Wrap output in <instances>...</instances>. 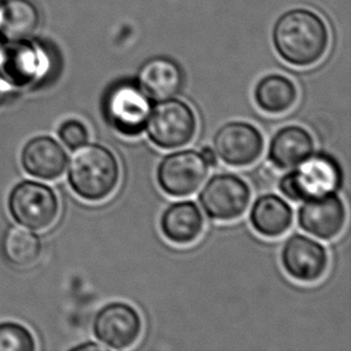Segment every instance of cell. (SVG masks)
I'll list each match as a JSON object with an SVG mask.
<instances>
[{
	"label": "cell",
	"instance_id": "cell-8",
	"mask_svg": "<svg viewBox=\"0 0 351 351\" xmlns=\"http://www.w3.org/2000/svg\"><path fill=\"white\" fill-rule=\"evenodd\" d=\"M9 210L24 228L43 230L57 219L59 203L51 187L36 181H23L11 191Z\"/></svg>",
	"mask_w": 351,
	"mask_h": 351
},
{
	"label": "cell",
	"instance_id": "cell-12",
	"mask_svg": "<svg viewBox=\"0 0 351 351\" xmlns=\"http://www.w3.org/2000/svg\"><path fill=\"white\" fill-rule=\"evenodd\" d=\"M302 203L298 211L300 228L320 240H332L341 234L347 221V210L336 193Z\"/></svg>",
	"mask_w": 351,
	"mask_h": 351
},
{
	"label": "cell",
	"instance_id": "cell-17",
	"mask_svg": "<svg viewBox=\"0 0 351 351\" xmlns=\"http://www.w3.org/2000/svg\"><path fill=\"white\" fill-rule=\"evenodd\" d=\"M294 213L287 200L275 193L256 198L250 211V222L261 237H280L289 230Z\"/></svg>",
	"mask_w": 351,
	"mask_h": 351
},
{
	"label": "cell",
	"instance_id": "cell-25",
	"mask_svg": "<svg viewBox=\"0 0 351 351\" xmlns=\"http://www.w3.org/2000/svg\"><path fill=\"white\" fill-rule=\"evenodd\" d=\"M99 349H106V348L102 347L100 344L91 342H88L86 343V344H82V346L73 348V350H99Z\"/></svg>",
	"mask_w": 351,
	"mask_h": 351
},
{
	"label": "cell",
	"instance_id": "cell-4",
	"mask_svg": "<svg viewBox=\"0 0 351 351\" xmlns=\"http://www.w3.org/2000/svg\"><path fill=\"white\" fill-rule=\"evenodd\" d=\"M197 117L189 104L179 99L160 101L147 118L145 131L150 142L163 150L185 147L195 138Z\"/></svg>",
	"mask_w": 351,
	"mask_h": 351
},
{
	"label": "cell",
	"instance_id": "cell-14",
	"mask_svg": "<svg viewBox=\"0 0 351 351\" xmlns=\"http://www.w3.org/2000/svg\"><path fill=\"white\" fill-rule=\"evenodd\" d=\"M160 228L168 241L186 246L199 239L204 230V217L195 202L181 200L163 211Z\"/></svg>",
	"mask_w": 351,
	"mask_h": 351
},
{
	"label": "cell",
	"instance_id": "cell-13",
	"mask_svg": "<svg viewBox=\"0 0 351 351\" xmlns=\"http://www.w3.org/2000/svg\"><path fill=\"white\" fill-rule=\"evenodd\" d=\"M22 166L29 176L53 180L66 169V152L53 138L40 136L30 139L22 152Z\"/></svg>",
	"mask_w": 351,
	"mask_h": 351
},
{
	"label": "cell",
	"instance_id": "cell-19",
	"mask_svg": "<svg viewBox=\"0 0 351 351\" xmlns=\"http://www.w3.org/2000/svg\"><path fill=\"white\" fill-rule=\"evenodd\" d=\"M254 100L263 112L282 114L289 110L298 100V89L288 77L269 75L258 82L254 89Z\"/></svg>",
	"mask_w": 351,
	"mask_h": 351
},
{
	"label": "cell",
	"instance_id": "cell-7",
	"mask_svg": "<svg viewBox=\"0 0 351 351\" xmlns=\"http://www.w3.org/2000/svg\"><path fill=\"white\" fill-rule=\"evenodd\" d=\"M209 168L202 152L197 150L186 149L171 152L157 166V184L171 197H189L204 182Z\"/></svg>",
	"mask_w": 351,
	"mask_h": 351
},
{
	"label": "cell",
	"instance_id": "cell-10",
	"mask_svg": "<svg viewBox=\"0 0 351 351\" xmlns=\"http://www.w3.org/2000/svg\"><path fill=\"white\" fill-rule=\"evenodd\" d=\"M214 152L228 166H251L264 152V137L252 123L229 121L215 134Z\"/></svg>",
	"mask_w": 351,
	"mask_h": 351
},
{
	"label": "cell",
	"instance_id": "cell-16",
	"mask_svg": "<svg viewBox=\"0 0 351 351\" xmlns=\"http://www.w3.org/2000/svg\"><path fill=\"white\" fill-rule=\"evenodd\" d=\"M182 72L176 62L167 58H156L147 62L138 75V86L152 101L168 100L181 90Z\"/></svg>",
	"mask_w": 351,
	"mask_h": 351
},
{
	"label": "cell",
	"instance_id": "cell-9",
	"mask_svg": "<svg viewBox=\"0 0 351 351\" xmlns=\"http://www.w3.org/2000/svg\"><path fill=\"white\" fill-rule=\"evenodd\" d=\"M142 318L137 309L126 302H110L96 314L94 335L106 349H128L142 332Z\"/></svg>",
	"mask_w": 351,
	"mask_h": 351
},
{
	"label": "cell",
	"instance_id": "cell-5",
	"mask_svg": "<svg viewBox=\"0 0 351 351\" xmlns=\"http://www.w3.org/2000/svg\"><path fill=\"white\" fill-rule=\"evenodd\" d=\"M209 219L230 222L241 217L251 203V189L240 176L221 173L211 176L198 195Z\"/></svg>",
	"mask_w": 351,
	"mask_h": 351
},
{
	"label": "cell",
	"instance_id": "cell-3",
	"mask_svg": "<svg viewBox=\"0 0 351 351\" xmlns=\"http://www.w3.org/2000/svg\"><path fill=\"white\" fill-rule=\"evenodd\" d=\"M343 184L342 167L326 152L312 154L280 178V191L293 202L336 193Z\"/></svg>",
	"mask_w": 351,
	"mask_h": 351
},
{
	"label": "cell",
	"instance_id": "cell-23",
	"mask_svg": "<svg viewBox=\"0 0 351 351\" xmlns=\"http://www.w3.org/2000/svg\"><path fill=\"white\" fill-rule=\"evenodd\" d=\"M62 142L72 150L83 147L89 141V131L80 120H67L59 128Z\"/></svg>",
	"mask_w": 351,
	"mask_h": 351
},
{
	"label": "cell",
	"instance_id": "cell-18",
	"mask_svg": "<svg viewBox=\"0 0 351 351\" xmlns=\"http://www.w3.org/2000/svg\"><path fill=\"white\" fill-rule=\"evenodd\" d=\"M40 69V53L24 40L9 41L0 49V71L14 83H28L35 78Z\"/></svg>",
	"mask_w": 351,
	"mask_h": 351
},
{
	"label": "cell",
	"instance_id": "cell-11",
	"mask_svg": "<svg viewBox=\"0 0 351 351\" xmlns=\"http://www.w3.org/2000/svg\"><path fill=\"white\" fill-rule=\"evenodd\" d=\"M280 261L291 278L302 283H313L326 274L328 254L326 248L312 237L293 234L283 243Z\"/></svg>",
	"mask_w": 351,
	"mask_h": 351
},
{
	"label": "cell",
	"instance_id": "cell-20",
	"mask_svg": "<svg viewBox=\"0 0 351 351\" xmlns=\"http://www.w3.org/2000/svg\"><path fill=\"white\" fill-rule=\"evenodd\" d=\"M38 24V10L27 0H10L0 11V32L9 41L27 40Z\"/></svg>",
	"mask_w": 351,
	"mask_h": 351
},
{
	"label": "cell",
	"instance_id": "cell-15",
	"mask_svg": "<svg viewBox=\"0 0 351 351\" xmlns=\"http://www.w3.org/2000/svg\"><path fill=\"white\" fill-rule=\"evenodd\" d=\"M314 152V139L306 128L289 125L271 139L267 158L278 169H291Z\"/></svg>",
	"mask_w": 351,
	"mask_h": 351
},
{
	"label": "cell",
	"instance_id": "cell-1",
	"mask_svg": "<svg viewBox=\"0 0 351 351\" xmlns=\"http://www.w3.org/2000/svg\"><path fill=\"white\" fill-rule=\"evenodd\" d=\"M276 51L294 66H311L323 59L330 45V33L323 19L306 9L282 14L274 28Z\"/></svg>",
	"mask_w": 351,
	"mask_h": 351
},
{
	"label": "cell",
	"instance_id": "cell-21",
	"mask_svg": "<svg viewBox=\"0 0 351 351\" xmlns=\"http://www.w3.org/2000/svg\"><path fill=\"white\" fill-rule=\"evenodd\" d=\"M6 259L16 266L33 265L41 254V241L36 234L24 228H11L3 241Z\"/></svg>",
	"mask_w": 351,
	"mask_h": 351
},
{
	"label": "cell",
	"instance_id": "cell-24",
	"mask_svg": "<svg viewBox=\"0 0 351 351\" xmlns=\"http://www.w3.org/2000/svg\"><path fill=\"white\" fill-rule=\"evenodd\" d=\"M200 152H202V155L204 157L205 161L209 165V167H216V165H217V155L214 152V149L205 147H203V150Z\"/></svg>",
	"mask_w": 351,
	"mask_h": 351
},
{
	"label": "cell",
	"instance_id": "cell-2",
	"mask_svg": "<svg viewBox=\"0 0 351 351\" xmlns=\"http://www.w3.org/2000/svg\"><path fill=\"white\" fill-rule=\"evenodd\" d=\"M67 176L72 190L82 199L101 202L117 189L120 166L114 152L108 147L86 143L73 152Z\"/></svg>",
	"mask_w": 351,
	"mask_h": 351
},
{
	"label": "cell",
	"instance_id": "cell-6",
	"mask_svg": "<svg viewBox=\"0 0 351 351\" xmlns=\"http://www.w3.org/2000/svg\"><path fill=\"white\" fill-rule=\"evenodd\" d=\"M150 102L138 84L121 82L110 89L105 99L106 120L123 137H137L145 131Z\"/></svg>",
	"mask_w": 351,
	"mask_h": 351
},
{
	"label": "cell",
	"instance_id": "cell-22",
	"mask_svg": "<svg viewBox=\"0 0 351 351\" xmlns=\"http://www.w3.org/2000/svg\"><path fill=\"white\" fill-rule=\"evenodd\" d=\"M35 339L27 328L14 323L0 324V351H33Z\"/></svg>",
	"mask_w": 351,
	"mask_h": 351
}]
</instances>
